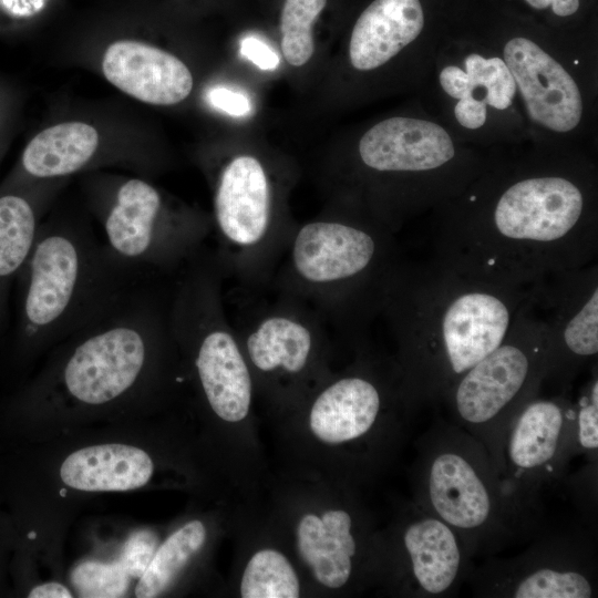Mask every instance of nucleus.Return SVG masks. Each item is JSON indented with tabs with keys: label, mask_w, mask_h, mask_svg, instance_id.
I'll list each match as a JSON object with an SVG mask.
<instances>
[{
	"label": "nucleus",
	"mask_w": 598,
	"mask_h": 598,
	"mask_svg": "<svg viewBox=\"0 0 598 598\" xmlns=\"http://www.w3.org/2000/svg\"><path fill=\"white\" fill-rule=\"evenodd\" d=\"M403 302V367L409 401L442 405L455 383L507 337L532 288L462 274L442 262L413 278Z\"/></svg>",
	"instance_id": "obj_1"
},
{
	"label": "nucleus",
	"mask_w": 598,
	"mask_h": 598,
	"mask_svg": "<svg viewBox=\"0 0 598 598\" xmlns=\"http://www.w3.org/2000/svg\"><path fill=\"white\" fill-rule=\"evenodd\" d=\"M586 198L571 179L530 176L511 184L483 224L447 237L444 265L496 283L525 288L581 268L594 248Z\"/></svg>",
	"instance_id": "obj_2"
},
{
	"label": "nucleus",
	"mask_w": 598,
	"mask_h": 598,
	"mask_svg": "<svg viewBox=\"0 0 598 598\" xmlns=\"http://www.w3.org/2000/svg\"><path fill=\"white\" fill-rule=\"evenodd\" d=\"M152 276L118 259L85 225L41 223L14 283L16 346L27 352L69 338Z\"/></svg>",
	"instance_id": "obj_3"
},
{
	"label": "nucleus",
	"mask_w": 598,
	"mask_h": 598,
	"mask_svg": "<svg viewBox=\"0 0 598 598\" xmlns=\"http://www.w3.org/2000/svg\"><path fill=\"white\" fill-rule=\"evenodd\" d=\"M415 503L452 527L472 558L489 557L543 530L542 505L515 494L484 444L437 417L417 444Z\"/></svg>",
	"instance_id": "obj_4"
},
{
	"label": "nucleus",
	"mask_w": 598,
	"mask_h": 598,
	"mask_svg": "<svg viewBox=\"0 0 598 598\" xmlns=\"http://www.w3.org/2000/svg\"><path fill=\"white\" fill-rule=\"evenodd\" d=\"M545 365V324L529 315L528 306L504 341L455 383L442 404L448 421L484 444L499 473L504 434L522 406L540 394Z\"/></svg>",
	"instance_id": "obj_5"
},
{
	"label": "nucleus",
	"mask_w": 598,
	"mask_h": 598,
	"mask_svg": "<svg viewBox=\"0 0 598 598\" xmlns=\"http://www.w3.org/2000/svg\"><path fill=\"white\" fill-rule=\"evenodd\" d=\"M99 197L97 217L104 243L122 261L154 275L193 258L206 236L193 215L171 212L148 182L127 178Z\"/></svg>",
	"instance_id": "obj_6"
},
{
	"label": "nucleus",
	"mask_w": 598,
	"mask_h": 598,
	"mask_svg": "<svg viewBox=\"0 0 598 598\" xmlns=\"http://www.w3.org/2000/svg\"><path fill=\"white\" fill-rule=\"evenodd\" d=\"M512 557L489 556L472 568L467 582L478 597L592 598L598 594L594 532H539Z\"/></svg>",
	"instance_id": "obj_7"
},
{
	"label": "nucleus",
	"mask_w": 598,
	"mask_h": 598,
	"mask_svg": "<svg viewBox=\"0 0 598 598\" xmlns=\"http://www.w3.org/2000/svg\"><path fill=\"white\" fill-rule=\"evenodd\" d=\"M574 402L565 394L529 400L502 442L501 475L520 497L540 504V492L564 477L573 457Z\"/></svg>",
	"instance_id": "obj_8"
},
{
	"label": "nucleus",
	"mask_w": 598,
	"mask_h": 598,
	"mask_svg": "<svg viewBox=\"0 0 598 598\" xmlns=\"http://www.w3.org/2000/svg\"><path fill=\"white\" fill-rule=\"evenodd\" d=\"M561 295L554 313L543 319L546 365L543 386L565 394L578 373L598 354V287L594 271L582 268L558 275Z\"/></svg>",
	"instance_id": "obj_9"
},
{
	"label": "nucleus",
	"mask_w": 598,
	"mask_h": 598,
	"mask_svg": "<svg viewBox=\"0 0 598 598\" xmlns=\"http://www.w3.org/2000/svg\"><path fill=\"white\" fill-rule=\"evenodd\" d=\"M410 514L400 532L406 594L421 598L454 597L473 568L466 544L452 527L416 503Z\"/></svg>",
	"instance_id": "obj_10"
},
{
	"label": "nucleus",
	"mask_w": 598,
	"mask_h": 598,
	"mask_svg": "<svg viewBox=\"0 0 598 598\" xmlns=\"http://www.w3.org/2000/svg\"><path fill=\"white\" fill-rule=\"evenodd\" d=\"M503 60L533 123L556 133L578 126L584 113L580 90L555 58L533 40L516 37L506 42Z\"/></svg>",
	"instance_id": "obj_11"
},
{
	"label": "nucleus",
	"mask_w": 598,
	"mask_h": 598,
	"mask_svg": "<svg viewBox=\"0 0 598 598\" xmlns=\"http://www.w3.org/2000/svg\"><path fill=\"white\" fill-rule=\"evenodd\" d=\"M379 244L368 230L340 221H311L295 236L291 260L299 277L310 283L353 281L370 271Z\"/></svg>",
	"instance_id": "obj_12"
},
{
	"label": "nucleus",
	"mask_w": 598,
	"mask_h": 598,
	"mask_svg": "<svg viewBox=\"0 0 598 598\" xmlns=\"http://www.w3.org/2000/svg\"><path fill=\"white\" fill-rule=\"evenodd\" d=\"M361 161L382 173H427L455 156L446 130L427 120L395 116L369 128L359 142Z\"/></svg>",
	"instance_id": "obj_13"
},
{
	"label": "nucleus",
	"mask_w": 598,
	"mask_h": 598,
	"mask_svg": "<svg viewBox=\"0 0 598 598\" xmlns=\"http://www.w3.org/2000/svg\"><path fill=\"white\" fill-rule=\"evenodd\" d=\"M214 207L219 236L229 246L251 248L265 239L271 219V190L257 158L240 155L225 166Z\"/></svg>",
	"instance_id": "obj_14"
},
{
	"label": "nucleus",
	"mask_w": 598,
	"mask_h": 598,
	"mask_svg": "<svg viewBox=\"0 0 598 598\" xmlns=\"http://www.w3.org/2000/svg\"><path fill=\"white\" fill-rule=\"evenodd\" d=\"M102 70L110 83L147 104H177L193 89V75L183 61L138 41L112 43L103 55Z\"/></svg>",
	"instance_id": "obj_15"
},
{
	"label": "nucleus",
	"mask_w": 598,
	"mask_h": 598,
	"mask_svg": "<svg viewBox=\"0 0 598 598\" xmlns=\"http://www.w3.org/2000/svg\"><path fill=\"white\" fill-rule=\"evenodd\" d=\"M420 0H374L358 18L350 37L349 59L359 71L389 62L424 28Z\"/></svg>",
	"instance_id": "obj_16"
},
{
	"label": "nucleus",
	"mask_w": 598,
	"mask_h": 598,
	"mask_svg": "<svg viewBox=\"0 0 598 598\" xmlns=\"http://www.w3.org/2000/svg\"><path fill=\"white\" fill-rule=\"evenodd\" d=\"M443 91L457 100L454 116L468 130L481 128L487 118V106L504 111L517 92L515 80L505 61L499 56L485 58L470 53L464 69L447 65L439 75Z\"/></svg>",
	"instance_id": "obj_17"
},
{
	"label": "nucleus",
	"mask_w": 598,
	"mask_h": 598,
	"mask_svg": "<svg viewBox=\"0 0 598 598\" xmlns=\"http://www.w3.org/2000/svg\"><path fill=\"white\" fill-rule=\"evenodd\" d=\"M381 409V392L371 380L358 375L342 378L316 399L310 429L329 444L352 442L372 431Z\"/></svg>",
	"instance_id": "obj_18"
},
{
	"label": "nucleus",
	"mask_w": 598,
	"mask_h": 598,
	"mask_svg": "<svg viewBox=\"0 0 598 598\" xmlns=\"http://www.w3.org/2000/svg\"><path fill=\"white\" fill-rule=\"evenodd\" d=\"M99 145V133L90 124L64 122L50 126L27 144L19 172L3 189L76 173L94 159Z\"/></svg>",
	"instance_id": "obj_19"
},
{
	"label": "nucleus",
	"mask_w": 598,
	"mask_h": 598,
	"mask_svg": "<svg viewBox=\"0 0 598 598\" xmlns=\"http://www.w3.org/2000/svg\"><path fill=\"white\" fill-rule=\"evenodd\" d=\"M153 471L145 451L111 443L73 452L62 463L60 476L65 485L80 491H128L144 486Z\"/></svg>",
	"instance_id": "obj_20"
},
{
	"label": "nucleus",
	"mask_w": 598,
	"mask_h": 598,
	"mask_svg": "<svg viewBox=\"0 0 598 598\" xmlns=\"http://www.w3.org/2000/svg\"><path fill=\"white\" fill-rule=\"evenodd\" d=\"M297 539L300 556L320 584L332 589L348 584L359 550L349 512L329 509L321 517L305 515Z\"/></svg>",
	"instance_id": "obj_21"
},
{
	"label": "nucleus",
	"mask_w": 598,
	"mask_h": 598,
	"mask_svg": "<svg viewBox=\"0 0 598 598\" xmlns=\"http://www.w3.org/2000/svg\"><path fill=\"white\" fill-rule=\"evenodd\" d=\"M23 186L0 192V337L17 276L41 225V199Z\"/></svg>",
	"instance_id": "obj_22"
},
{
	"label": "nucleus",
	"mask_w": 598,
	"mask_h": 598,
	"mask_svg": "<svg viewBox=\"0 0 598 598\" xmlns=\"http://www.w3.org/2000/svg\"><path fill=\"white\" fill-rule=\"evenodd\" d=\"M246 346L251 362L259 370L269 372L282 368L297 373L308 361L312 336L296 318L276 315L258 323Z\"/></svg>",
	"instance_id": "obj_23"
},
{
	"label": "nucleus",
	"mask_w": 598,
	"mask_h": 598,
	"mask_svg": "<svg viewBox=\"0 0 598 598\" xmlns=\"http://www.w3.org/2000/svg\"><path fill=\"white\" fill-rule=\"evenodd\" d=\"M206 529L192 520L172 534L155 551L135 588L138 598H152L164 591L188 560L203 547Z\"/></svg>",
	"instance_id": "obj_24"
},
{
	"label": "nucleus",
	"mask_w": 598,
	"mask_h": 598,
	"mask_svg": "<svg viewBox=\"0 0 598 598\" xmlns=\"http://www.w3.org/2000/svg\"><path fill=\"white\" fill-rule=\"evenodd\" d=\"M299 580L289 560L279 551L262 549L248 561L240 582L244 598H297Z\"/></svg>",
	"instance_id": "obj_25"
},
{
	"label": "nucleus",
	"mask_w": 598,
	"mask_h": 598,
	"mask_svg": "<svg viewBox=\"0 0 598 598\" xmlns=\"http://www.w3.org/2000/svg\"><path fill=\"white\" fill-rule=\"evenodd\" d=\"M327 0H285L281 11V50L293 66L306 64L313 54L312 25Z\"/></svg>",
	"instance_id": "obj_26"
},
{
	"label": "nucleus",
	"mask_w": 598,
	"mask_h": 598,
	"mask_svg": "<svg viewBox=\"0 0 598 598\" xmlns=\"http://www.w3.org/2000/svg\"><path fill=\"white\" fill-rule=\"evenodd\" d=\"M575 456L584 455L587 463H598V378L597 371L574 402Z\"/></svg>",
	"instance_id": "obj_27"
},
{
	"label": "nucleus",
	"mask_w": 598,
	"mask_h": 598,
	"mask_svg": "<svg viewBox=\"0 0 598 598\" xmlns=\"http://www.w3.org/2000/svg\"><path fill=\"white\" fill-rule=\"evenodd\" d=\"M72 582L81 597H121L126 591L128 575L121 563L89 561L72 573Z\"/></svg>",
	"instance_id": "obj_28"
},
{
	"label": "nucleus",
	"mask_w": 598,
	"mask_h": 598,
	"mask_svg": "<svg viewBox=\"0 0 598 598\" xmlns=\"http://www.w3.org/2000/svg\"><path fill=\"white\" fill-rule=\"evenodd\" d=\"M157 546V536L150 530L133 534L126 542L120 563L131 577H141L150 565Z\"/></svg>",
	"instance_id": "obj_29"
},
{
	"label": "nucleus",
	"mask_w": 598,
	"mask_h": 598,
	"mask_svg": "<svg viewBox=\"0 0 598 598\" xmlns=\"http://www.w3.org/2000/svg\"><path fill=\"white\" fill-rule=\"evenodd\" d=\"M208 101L214 107L231 116H246L251 112L249 99L244 93L227 87L212 89L208 92Z\"/></svg>",
	"instance_id": "obj_30"
},
{
	"label": "nucleus",
	"mask_w": 598,
	"mask_h": 598,
	"mask_svg": "<svg viewBox=\"0 0 598 598\" xmlns=\"http://www.w3.org/2000/svg\"><path fill=\"white\" fill-rule=\"evenodd\" d=\"M240 53L261 70H274L279 65L278 54L266 42L255 37L241 40Z\"/></svg>",
	"instance_id": "obj_31"
},
{
	"label": "nucleus",
	"mask_w": 598,
	"mask_h": 598,
	"mask_svg": "<svg viewBox=\"0 0 598 598\" xmlns=\"http://www.w3.org/2000/svg\"><path fill=\"white\" fill-rule=\"evenodd\" d=\"M532 8L543 10L551 7L558 17H568L577 12L579 0H525Z\"/></svg>",
	"instance_id": "obj_32"
},
{
	"label": "nucleus",
	"mask_w": 598,
	"mask_h": 598,
	"mask_svg": "<svg viewBox=\"0 0 598 598\" xmlns=\"http://www.w3.org/2000/svg\"><path fill=\"white\" fill-rule=\"evenodd\" d=\"M29 598H71L70 590L59 582H47L34 586L28 594Z\"/></svg>",
	"instance_id": "obj_33"
}]
</instances>
